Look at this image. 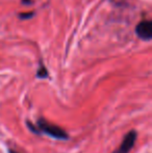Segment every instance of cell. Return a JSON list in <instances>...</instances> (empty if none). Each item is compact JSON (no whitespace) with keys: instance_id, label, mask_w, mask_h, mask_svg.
<instances>
[{"instance_id":"8","label":"cell","mask_w":152,"mask_h":153,"mask_svg":"<svg viewBox=\"0 0 152 153\" xmlns=\"http://www.w3.org/2000/svg\"><path fill=\"white\" fill-rule=\"evenodd\" d=\"M8 152H10V153H16L15 151H13V150H10V151H8Z\"/></svg>"},{"instance_id":"6","label":"cell","mask_w":152,"mask_h":153,"mask_svg":"<svg viewBox=\"0 0 152 153\" xmlns=\"http://www.w3.org/2000/svg\"><path fill=\"white\" fill-rule=\"evenodd\" d=\"M27 126L29 127V129H30L31 131H33V132L37 133V134H40V131H39L37 128H35V126H33V125L31 124L30 122H27Z\"/></svg>"},{"instance_id":"7","label":"cell","mask_w":152,"mask_h":153,"mask_svg":"<svg viewBox=\"0 0 152 153\" xmlns=\"http://www.w3.org/2000/svg\"><path fill=\"white\" fill-rule=\"evenodd\" d=\"M22 2L23 3H31L30 0H22Z\"/></svg>"},{"instance_id":"1","label":"cell","mask_w":152,"mask_h":153,"mask_svg":"<svg viewBox=\"0 0 152 153\" xmlns=\"http://www.w3.org/2000/svg\"><path fill=\"white\" fill-rule=\"evenodd\" d=\"M38 126L43 132H45L46 134L50 135V137H54L57 140H68L69 135L66 132L64 129L59 128L56 125H53L51 123L47 122L44 119H40L38 121Z\"/></svg>"},{"instance_id":"4","label":"cell","mask_w":152,"mask_h":153,"mask_svg":"<svg viewBox=\"0 0 152 153\" xmlns=\"http://www.w3.org/2000/svg\"><path fill=\"white\" fill-rule=\"evenodd\" d=\"M37 76L39 78H46V77L48 76V72H47L46 68H45L44 66L40 67V69H39L37 72Z\"/></svg>"},{"instance_id":"2","label":"cell","mask_w":152,"mask_h":153,"mask_svg":"<svg viewBox=\"0 0 152 153\" xmlns=\"http://www.w3.org/2000/svg\"><path fill=\"white\" fill-rule=\"evenodd\" d=\"M136 131L134 130L129 131L125 135V137H124L120 147L117 150H115L114 153H128L131 150V148L133 147L134 143H136Z\"/></svg>"},{"instance_id":"3","label":"cell","mask_w":152,"mask_h":153,"mask_svg":"<svg viewBox=\"0 0 152 153\" xmlns=\"http://www.w3.org/2000/svg\"><path fill=\"white\" fill-rule=\"evenodd\" d=\"M136 33L140 39L149 41L152 38V23L150 21H142L136 27Z\"/></svg>"},{"instance_id":"5","label":"cell","mask_w":152,"mask_h":153,"mask_svg":"<svg viewBox=\"0 0 152 153\" xmlns=\"http://www.w3.org/2000/svg\"><path fill=\"white\" fill-rule=\"evenodd\" d=\"M33 12H30V13H23V14H20V18L21 19H30L33 17Z\"/></svg>"}]
</instances>
